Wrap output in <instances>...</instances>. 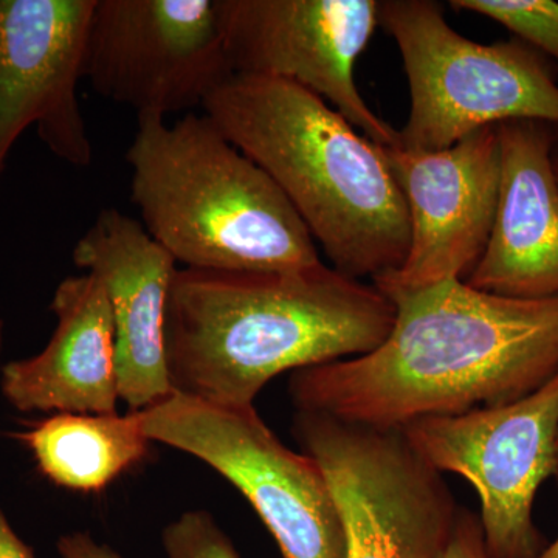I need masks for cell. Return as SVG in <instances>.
<instances>
[{
	"label": "cell",
	"instance_id": "cell-11",
	"mask_svg": "<svg viewBox=\"0 0 558 558\" xmlns=\"http://www.w3.org/2000/svg\"><path fill=\"white\" fill-rule=\"evenodd\" d=\"M410 220L409 255L374 279L380 292H407L461 279L483 258L499 193L497 126L484 128L440 150L380 146Z\"/></svg>",
	"mask_w": 558,
	"mask_h": 558
},
{
	"label": "cell",
	"instance_id": "cell-18",
	"mask_svg": "<svg viewBox=\"0 0 558 558\" xmlns=\"http://www.w3.org/2000/svg\"><path fill=\"white\" fill-rule=\"evenodd\" d=\"M161 545L167 558H241L207 510L182 513L161 532Z\"/></svg>",
	"mask_w": 558,
	"mask_h": 558
},
{
	"label": "cell",
	"instance_id": "cell-13",
	"mask_svg": "<svg viewBox=\"0 0 558 558\" xmlns=\"http://www.w3.org/2000/svg\"><path fill=\"white\" fill-rule=\"evenodd\" d=\"M78 269L101 279L116 326L120 399L148 410L172 395L167 312L178 263L140 220L102 209L73 247Z\"/></svg>",
	"mask_w": 558,
	"mask_h": 558
},
{
	"label": "cell",
	"instance_id": "cell-10",
	"mask_svg": "<svg viewBox=\"0 0 558 558\" xmlns=\"http://www.w3.org/2000/svg\"><path fill=\"white\" fill-rule=\"evenodd\" d=\"M234 73L289 81L317 95L377 146L399 131L363 100L354 69L379 28V0H216Z\"/></svg>",
	"mask_w": 558,
	"mask_h": 558
},
{
	"label": "cell",
	"instance_id": "cell-20",
	"mask_svg": "<svg viewBox=\"0 0 558 558\" xmlns=\"http://www.w3.org/2000/svg\"><path fill=\"white\" fill-rule=\"evenodd\" d=\"M61 558H124L116 549L98 543L89 532H72L62 535L57 543Z\"/></svg>",
	"mask_w": 558,
	"mask_h": 558
},
{
	"label": "cell",
	"instance_id": "cell-9",
	"mask_svg": "<svg viewBox=\"0 0 558 558\" xmlns=\"http://www.w3.org/2000/svg\"><path fill=\"white\" fill-rule=\"evenodd\" d=\"M216 0H97L83 78L140 116L193 113L233 75Z\"/></svg>",
	"mask_w": 558,
	"mask_h": 558
},
{
	"label": "cell",
	"instance_id": "cell-6",
	"mask_svg": "<svg viewBox=\"0 0 558 558\" xmlns=\"http://www.w3.org/2000/svg\"><path fill=\"white\" fill-rule=\"evenodd\" d=\"M292 433L328 480L347 558L442 557L461 510L402 429L296 410Z\"/></svg>",
	"mask_w": 558,
	"mask_h": 558
},
{
	"label": "cell",
	"instance_id": "cell-25",
	"mask_svg": "<svg viewBox=\"0 0 558 558\" xmlns=\"http://www.w3.org/2000/svg\"><path fill=\"white\" fill-rule=\"evenodd\" d=\"M554 476L558 480V442H557V465H556V473H554Z\"/></svg>",
	"mask_w": 558,
	"mask_h": 558
},
{
	"label": "cell",
	"instance_id": "cell-15",
	"mask_svg": "<svg viewBox=\"0 0 558 558\" xmlns=\"http://www.w3.org/2000/svg\"><path fill=\"white\" fill-rule=\"evenodd\" d=\"M50 311L57 328L47 347L3 366V398L22 413H117L116 326L101 279L87 271L62 279Z\"/></svg>",
	"mask_w": 558,
	"mask_h": 558
},
{
	"label": "cell",
	"instance_id": "cell-22",
	"mask_svg": "<svg viewBox=\"0 0 558 558\" xmlns=\"http://www.w3.org/2000/svg\"><path fill=\"white\" fill-rule=\"evenodd\" d=\"M550 163L558 185V126H554L553 149H550Z\"/></svg>",
	"mask_w": 558,
	"mask_h": 558
},
{
	"label": "cell",
	"instance_id": "cell-19",
	"mask_svg": "<svg viewBox=\"0 0 558 558\" xmlns=\"http://www.w3.org/2000/svg\"><path fill=\"white\" fill-rule=\"evenodd\" d=\"M440 558H488L478 517L461 510L449 546Z\"/></svg>",
	"mask_w": 558,
	"mask_h": 558
},
{
	"label": "cell",
	"instance_id": "cell-7",
	"mask_svg": "<svg viewBox=\"0 0 558 558\" xmlns=\"http://www.w3.org/2000/svg\"><path fill=\"white\" fill-rule=\"evenodd\" d=\"M140 417L153 442L201 459L233 484L282 558H347L339 510L318 462L284 446L255 407L172 392Z\"/></svg>",
	"mask_w": 558,
	"mask_h": 558
},
{
	"label": "cell",
	"instance_id": "cell-24",
	"mask_svg": "<svg viewBox=\"0 0 558 558\" xmlns=\"http://www.w3.org/2000/svg\"><path fill=\"white\" fill-rule=\"evenodd\" d=\"M2 347H3V322L0 319V355H2ZM0 373H2V368H0Z\"/></svg>",
	"mask_w": 558,
	"mask_h": 558
},
{
	"label": "cell",
	"instance_id": "cell-8",
	"mask_svg": "<svg viewBox=\"0 0 558 558\" xmlns=\"http://www.w3.org/2000/svg\"><path fill=\"white\" fill-rule=\"evenodd\" d=\"M402 432L433 469L454 473L475 488L488 558L542 554L545 542L534 523V502L556 473L558 374L508 405L425 417Z\"/></svg>",
	"mask_w": 558,
	"mask_h": 558
},
{
	"label": "cell",
	"instance_id": "cell-3",
	"mask_svg": "<svg viewBox=\"0 0 558 558\" xmlns=\"http://www.w3.org/2000/svg\"><path fill=\"white\" fill-rule=\"evenodd\" d=\"M266 172L323 248L354 279L398 270L409 255L405 201L380 146L312 92L233 73L202 108Z\"/></svg>",
	"mask_w": 558,
	"mask_h": 558
},
{
	"label": "cell",
	"instance_id": "cell-14",
	"mask_svg": "<svg viewBox=\"0 0 558 558\" xmlns=\"http://www.w3.org/2000/svg\"><path fill=\"white\" fill-rule=\"evenodd\" d=\"M499 193L494 229L472 288L519 300L558 296V185L550 163L554 126L498 124Z\"/></svg>",
	"mask_w": 558,
	"mask_h": 558
},
{
	"label": "cell",
	"instance_id": "cell-4",
	"mask_svg": "<svg viewBox=\"0 0 558 558\" xmlns=\"http://www.w3.org/2000/svg\"><path fill=\"white\" fill-rule=\"evenodd\" d=\"M131 201L183 269L274 271L322 263L310 230L255 161L208 117H137Z\"/></svg>",
	"mask_w": 558,
	"mask_h": 558
},
{
	"label": "cell",
	"instance_id": "cell-1",
	"mask_svg": "<svg viewBox=\"0 0 558 558\" xmlns=\"http://www.w3.org/2000/svg\"><path fill=\"white\" fill-rule=\"evenodd\" d=\"M385 295L396 310L387 339L368 354L292 373L296 410L402 429L508 405L558 374V296L508 299L461 279Z\"/></svg>",
	"mask_w": 558,
	"mask_h": 558
},
{
	"label": "cell",
	"instance_id": "cell-2",
	"mask_svg": "<svg viewBox=\"0 0 558 558\" xmlns=\"http://www.w3.org/2000/svg\"><path fill=\"white\" fill-rule=\"evenodd\" d=\"M395 318L376 286L323 260L274 271L179 267L167 312L172 392L253 405L279 374L374 351Z\"/></svg>",
	"mask_w": 558,
	"mask_h": 558
},
{
	"label": "cell",
	"instance_id": "cell-23",
	"mask_svg": "<svg viewBox=\"0 0 558 558\" xmlns=\"http://www.w3.org/2000/svg\"><path fill=\"white\" fill-rule=\"evenodd\" d=\"M537 558H558V537L548 548L543 549Z\"/></svg>",
	"mask_w": 558,
	"mask_h": 558
},
{
	"label": "cell",
	"instance_id": "cell-16",
	"mask_svg": "<svg viewBox=\"0 0 558 558\" xmlns=\"http://www.w3.org/2000/svg\"><path fill=\"white\" fill-rule=\"evenodd\" d=\"M11 436L31 450L50 483L80 494L106 490L145 459L153 444L140 411L57 413Z\"/></svg>",
	"mask_w": 558,
	"mask_h": 558
},
{
	"label": "cell",
	"instance_id": "cell-17",
	"mask_svg": "<svg viewBox=\"0 0 558 558\" xmlns=\"http://www.w3.org/2000/svg\"><path fill=\"white\" fill-rule=\"evenodd\" d=\"M451 9L480 14L508 28L558 68V3L553 0H451Z\"/></svg>",
	"mask_w": 558,
	"mask_h": 558
},
{
	"label": "cell",
	"instance_id": "cell-12",
	"mask_svg": "<svg viewBox=\"0 0 558 558\" xmlns=\"http://www.w3.org/2000/svg\"><path fill=\"white\" fill-rule=\"evenodd\" d=\"M95 2L0 0V175L32 126L54 157L90 167L78 84Z\"/></svg>",
	"mask_w": 558,
	"mask_h": 558
},
{
	"label": "cell",
	"instance_id": "cell-5",
	"mask_svg": "<svg viewBox=\"0 0 558 558\" xmlns=\"http://www.w3.org/2000/svg\"><path fill=\"white\" fill-rule=\"evenodd\" d=\"M379 27L396 40L410 89L400 148L440 150L484 128L532 120L558 126V84L519 39L481 44L454 31L433 0H380Z\"/></svg>",
	"mask_w": 558,
	"mask_h": 558
},
{
	"label": "cell",
	"instance_id": "cell-21",
	"mask_svg": "<svg viewBox=\"0 0 558 558\" xmlns=\"http://www.w3.org/2000/svg\"><path fill=\"white\" fill-rule=\"evenodd\" d=\"M0 558H36L31 546L11 527L0 509Z\"/></svg>",
	"mask_w": 558,
	"mask_h": 558
}]
</instances>
